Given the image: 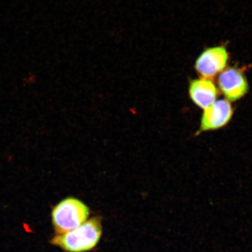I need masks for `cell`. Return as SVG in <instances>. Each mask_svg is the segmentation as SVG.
Returning a JSON list of instances; mask_svg holds the SVG:
<instances>
[{"label":"cell","instance_id":"cell-6","mask_svg":"<svg viewBox=\"0 0 252 252\" xmlns=\"http://www.w3.org/2000/svg\"><path fill=\"white\" fill-rule=\"evenodd\" d=\"M217 88L210 79L201 78L191 81L189 94L193 102L205 109L216 101Z\"/></svg>","mask_w":252,"mask_h":252},{"label":"cell","instance_id":"cell-4","mask_svg":"<svg viewBox=\"0 0 252 252\" xmlns=\"http://www.w3.org/2000/svg\"><path fill=\"white\" fill-rule=\"evenodd\" d=\"M233 110L227 100L214 102L204 109L201 120L199 131L216 130L225 126L231 120Z\"/></svg>","mask_w":252,"mask_h":252},{"label":"cell","instance_id":"cell-5","mask_svg":"<svg viewBox=\"0 0 252 252\" xmlns=\"http://www.w3.org/2000/svg\"><path fill=\"white\" fill-rule=\"evenodd\" d=\"M218 82L220 90L230 101H236L248 93V82L238 69L229 68L222 71Z\"/></svg>","mask_w":252,"mask_h":252},{"label":"cell","instance_id":"cell-1","mask_svg":"<svg viewBox=\"0 0 252 252\" xmlns=\"http://www.w3.org/2000/svg\"><path fill=\"white\" fill-rule=\"evenodd\" d=\"M102 231L101 220L99 217H94L77 228L56 235L51 243L67 252H87L96 247Z\"/></svg>","mask_w":252,"mask_h":252},{"label":"cell","instance_id":"cell-2","mask_svg":"<svg viewBox=\"0 0 252 252\" xmlns=\"http://www.w3.org/2000/svg\"><path fill=\"white\" fill-rule=\"evenodd\" d=\"M90 210L86 204L74 197H68L53 208V225L57 235L64 234L86 221Z\"/></svg>","mask_w":252,"mask_h":252},{"label":"cell","instance_id":"cell-3","mask_svg":"<svg viewBox=\"0 0 252 252\" xmlns=\"http://www.w3.org/2000/svg\"><path fill=\"white\" fill-rule=\"evenodd\" d=\"M228 54L225 47L218 46L208 49L198 57L195 68L203 78H213L225 67Z\"/></svg>","mask_w":252,"mask_h":252}]
</instances>
